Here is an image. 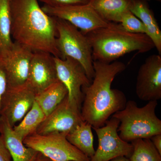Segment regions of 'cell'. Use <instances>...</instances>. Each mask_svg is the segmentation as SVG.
Instances as JSON below:
<instances>
[{
    "mask_svg": "<svg viewBox=\"0 0 161 161\" xmlns=\"http://www.w3.org/2000/svg\"><path fill=\"white\" fill-rule=\"evenodd\" d=\"M157 105V101L148 102L142 107L134 101H127L123 109L112 115L119 120L117 131L120 138L129 142L161 134V120L156 114Z\"/></svg>",
    "mask_w": 161,
    "mask_h": 161,
    "instance_id": "cell-4",
    "label": "cell"
},
{
    "mask_svg": "<svg viewBox=\"0 0 161 161\" xmlns=\"http://www.w3.org/2000/svg\"><path fill=\"white\" fill-rule=\"evenodd\" d=\"M0 135L12 158V161H35L39 153L26 147L18 136L13 128L5 120L0 119Z\"/></svg>",
    "mask_w": 161,
    "mask_h": 161,
    "instance_id": "cell-15",
    "label": "cell"
},
{
    "mask_svg": "<svg viewBox=\"0 0 161 161\" xmlns=\"http://www.w3.org/2000/svg\"><path fill=\"white\" fill-rule=\"evenodd\" d=\"M67 95L66 86L59 80L36 95L35 101L46 116L63 101Z\"/></svg>",
    "mask_w": 161,
    "mask_h": 161,
    "instance_id": "cell-18",
    "label": "cell"
},
{
    "mask_svg": "<svg viewBox=\"0 0 161 161\" xmlns=\"http://www.w3.org/2000/svg\"><path fill=\"white\" fill-rule=\"evenodd\" d=\"M144 1H149V0H144Z\"/></svg>",
    "mask_w": 161,
    "mask_h": 161,
    "instance_id": "cell-30",
    "label": "cell"
},
{
    "mask_svg": "<svg viewBox=\"0 0 161 161\" xmlns=\"http://www.w3.org/2000/svg\"><path fill=\"white\" fill-rule=\"evenodd\" d=\"M56 44L61 59L70 58L77 60L85 70L92 82L95 76L92 47L85 35L71 24L56 18Z\"/></svg>",
    "mask_w": 161,
    "mask_h": 161,
    "instance_id": "cell-5",
    "label": "cell"
},
{
    "mask_svg": "<svg viewBox=\"0 0 161 161\" xmlns=\"http://www.w3.org/2000/svg\"><path fill=\"white\" fill-rule=\"evenodd\" d=\"M92 128L91 125L82 121L66 136L67 139L71 144L90 158L95 153Z\"/></svg>",
    "mask_w": 161,
    "mask_h": 161,
    "instance_id": "cell-19",
    "label": "cell"
},
{
    "mask_svg": "<svg viewBox=\"0 0 161 161\" xmlns=\"http://www.w3.org/2000/svg\"><path fill=\"white\" fill-rule=\"evenodd\" d=\"M88 4L103 19L117 23L122 15L130 10L131 0H90Z\"/></svg>",
    "mask_w": 161,
    "mask_h": 161,
    "instance_id": "cell-17",
    "label": "cell"
},
{
    "mask_svg": "<svg viewBox=\"0 0 161 161\" xmlns=\"http://www.w3.org/2000/svg\"><path fill=\"white\" fill-rule=\"evenodd\" d=\"M53 161L50 159L47 158L46 157L43 156V154H41V153H39V154H38L37 158L36 159V161Z\"/></svg>",
    "mask_w": 161,
    "mask_h": 161,
    "instance_id": "cell-28",
    "label": "cell"
},
{
    "mask_svg": "<svg viewBox=\"0 0 161 161\" xmlns=\"http://www.w3.org/2000/svg\"><path fill=\"white\" fill-rule=\"evenodd\" d=\"M136 93L144 101H152L161 98V56L153 54L146 59L139 69Z\"/></svg>",
    "mask_w": 161,
    "mask_h": 161,
    "instance_id": "cell-11",
    "label": "cell"
},
{
    "mask_svg": "<svg viewBox=\"0 0 161 161\" xmlns=\"http://www.w3.org/2000/svg\"><path fill=\"white\" fill-rule=\"evenodd\" d=\"M7 88V80L3 66L0 63V108L1 101Z\"/></svg>",
    "mask_w": 161,
    "mask_h": 161,
    "instance_id": "cell-26",
    "label": "cell"
},
{
    "mask_svg": "<svg viewBox=\"0 0 161 161\" xmlns=\"http://www.w3.org/2000/svg\"><path fill=\"white\" fill-rule=\"evenodd\" d=\"M0 161H12L11 155L3 137L0 135Z\"/></svg>",
    "mask_w": 161,
    "mask_h": 161,
    "instance_id": "cell-25",
    "label": "cell"
},
{
    "mask_svg": "<svg viewBox=\"0 0 161 161\" xmlns=\"http://www.w3.org/2000/svg\"><path fill=\"white\" fill-rule=\"evenodd\" d=\"M130 11L142 21L146 30V34L152 40L161 54V31L152 10L144 0H131Z\"/></svg>",
    "mask_w": 161,
    "mask_h": 161,
    "instance_id": "cell-16",
    "label": "cell"
},
{
    "mask_svg": "<svg viewBox=\"0 0 161 161\" xmlns=\"http://www.w3.org/2000/svg\"><path fill=\"white\" fill-rule=\"evenodd\" d=\"M33 53V51L28 47L14 41L9 53L0 58L7 87H15L26 84Z\"/></svg>",
    "mask_w": 161,
    "mask_h": 161,
    "instance_id": "cell-13",
    "label": "cell"
},
{
    "mask_svg": "<svg viewBox=\"0 0 161 161\" xmlns=\"http://www.w3.org/2000/svg\"><path fill=\"white\" fill-rule=\"evenodd\" d=\"M45 117V114L35 101L19 124L13 128L14 131L18 136L23 141L27 136L36 132Z\"/></svg>",
    "mask_w": 161,
    "mask_h": 161,
    "instance_id": "cell-21",
    "label": "cell"
},
{
    "mask_svg": "<svg viewBox=\"0 0 161 161\" xmlns=\"http://www.w3.org/2000/svg\"><path fill=\"white\" fill-rule=\"evenodd\" d=\"M85 35L92 47L93 60L104 63H111L132 52L143 53L154 47L147 35L129 32L115 23Z\"/></svg>",
    "mask_w": 161,
    "mask_h": 161,
    "instance_id": "cell-3",
    "label": "cell"
},
{
    "mask_svg": "<svg viewBox=\"0 0 161 161\" xmlns=\"http://www.w3.org/2000/svg\"><path fill=\"white\" fill-rule=\"evenodd\" d=\"M119 24L123 29L129 32L146 34V28L142 21L130 10L125 12L122 15Z\"/></svg>",
    "mask_w": 161,
    "mask_h": 161,
    "instance_id": "cell-23",
    "label": "cell"
},
{
    "mask_svg": "<svg viewBox=\"0 0 161 161\" xmlns=\"http://www.w3.org/2000/svg\"><path fill=\"white\" fill-rule=\"evenodd\" d=\"M58 79L68 90V98L71 103L81 109L83 99L82 88L91 84L83 67L73 58L62 59L54 57Z\"/></svg>",
    "mask_w": 161,
    "mask_h": 161,
    "instance_id": "cell-9",
    "label": "cell"
},
{
    "mask_svg": "<svg viewBox=\"0 0 161 161\" xmlns=\"http://www.w3.org/2000/svg\"><path fill=\"white\" fill-rule=\"evenodd\" d=\"M66 132L39 134L35 132L23 141L26 147L53 161H90V158L67 139Z\"/></svg>",
    "mask_w": 161,
    "mask_h": 161,
    "instance_id": "cell-6",
    "label": "cell"
},
{
    "mask_svg": "<svg viewBox=\"0 0 161 161\" xmlns=\"http://www.w3.org/2000/svg\"><path fill=\"white\" fill-rule=\"evenodd\" d=\"M35 96L26 84L15 87H7L1 101L0 119L13 128L31 108Z\"/></svg>",
    "mask_w": 161,
    "mask_h": 161,
    "instance_id": "cell-10",
    "label": "cell"
},
{
    "mask_svg": "<svg viewBox=\"0 0 161 161\" xmlns=\"http://www.w3.org/2000/svg\"><path fill=\"white\" fill-rule=\"evenodd\" d=\"M11 27L10 0H0V58L7 55L14 44Z\"/></svg>",
    "mask_w": 161,
    "mask_h": 161,
    "instance_id": "cell-20",
    "label": "cell"
},
{
    "mask_svg": "<svg viewBox=\"0 0 161 161\" xmlns=\"http://www.w3.org/2000/svg\"><path fill=\"white\" fill-rule=\"evenodd\" d=\"M119 125V120L112 117L103 126L93 128L97 134L98 144L90 161H110L119 156L130 158L133 152V146L119 137L117 131Z\"/></svg>",
    "mask_w": 161,
    "mask_h": 161,
    "instance_id": "cell-8",
    "label": "cell"
},
{
    "mask_svg": "<svg viewBox=\"0 0 161 161\" xmlns=\"http://www.w3.org/2000/svg\"><path fill=\"white\" fill-rule=\"evenodd\" d=\"M131 144L133 150L130 161H161V155L150 139H138Z\"/></svg>",
    "mask_w": 161,
    "mask_h": 161,
    "instance_id": "cell-22",
    "label": "cell"
},
{
    "mask_svg": "<svg viewBox=\"0 0 161 161\" xmlns=\"http://www.w3.org/2000/svg\"><path fill=\"white\" fill-rule=\"evenodd\" d=\"M12 37L33 52L61 58L56 44V19L47 14L38 0H10Z\"/></svg>",
    "mask_w": 161,
    "mask_h": 161,
    "instance_id": "cell-2",
    "label": "cell"
},
{
    "mask_svg": "<svg viewBox=\"0 0 161 161\" xmlns=\"http://www.w3.org/2000/svg\"><path fill=\"white\" fill-rule=\"evenodd\" d=\"M110 161H130L129 158L125 156H119L111 160Z\"/></svg>",
    "mask_w": 161,
    "mask_h": 161,
    "instance_id": "cell-29",
    "label": "cell"
},
{
    "mask_svg": "<svg viewBox=\"0 0 161 161\" xmlns=\"http://www.w3.org/2000/svg\"><path fill=\"white\" fill-rule=\"evenodd\" d=\"M58 80L54 57L47 52H33L26 85L36 95Z\"/></svg>",
    "mask_w": 161,
    "mask_h": 161,
    "instance_id": "cell-14",
    "label": "cell"
},
{
    "mask_svg": "<svg viewBox=\"0 0 161 161\" xmlns=\"http://www.w3.org/2000/svg\"><path fill=\"white\" fill-rule=\"evenodd\" d=\"M80 109L71 103L67 96L49 115L45 117L36 131L39 134L53 132L69 133L82 121Z\"/></svg>",
    "mask_w": 161,
    "mask_h": 161,
    "instance_id": "cell-12",
    "label": "cell"
},
{
    "mask_svg": "<svg viewBox=\"0 0 161 161\" xmlns=\"http://www.w3.org/2000/svg\"><path fill=\"white\" fill-rule=\"evenodd\" d=\"M150 139L154 147L161 155V134L153 136Z\"/></svg>",
    "mask_w": 161,
    "mask_h": 161,
    "instance_id": "cell-27",
    "label": "cell"
},
{
    "mask_svg": "<svg viewBox=\"0 0 161 161\" xmlns=\"http://www.w3.org/2000/svg\"><path fill=\"white\" fill-rule=\"evenodd\" d=\"M95 76L89 85L83 87L81 117L92 128L104 125L111 115L123 109L127 102L125 94L112 89L115 77L126 69L125 64L114 61L110 63L93 62Z\"/></svg>",
    "mask_w": 161,
    "mask_h": 161,
    "instance_id": "cell-1",
    "label": "cell"
},
{
    "mask_svg": "<svg viewBox=\"0 0 161 161\" xmlns=\"http://www.w3.org/2000/svg\"><path fill=\"white\" fill-rule=\"evenodd\" d=\"M46 6L51 7L85 5L89 3L90 0H38Z\"/></svg>",
    "mask_w": 161,
    "mask_h": 161,
    "instance_id": "cell-24",
    "label": "cell"
},
{
    "mask_svg": "<svg viewBox=\"0 0 161 161\" xmlns=\"http://www.w3.org/2000/svg\"><path fill=\"white\" fill-rule=\"evenodd\" d=\"M42 9L50 16L67 21L84 34L111 26L89 4L51 7L44 5Z\"/></svg>",
    "mask_w": 161,
    "mask_h": 161,
    "instance_id": "cell-7",
    "label": "cell"
}]
</instances>
